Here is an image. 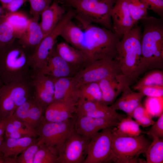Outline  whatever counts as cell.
<instances>
[{
  "mask_svg": "<svg viewBox=\"0 0 163 163\" xmlns=\"http://www.w3.org/2000/svg\"><path fill=\"white\" fill-rule=\"evenodd\" d=\"M38 21L33 18L30 19L27 30L20 39L19 43L27 50H34L45 37Z\"/></svg>",
  "mask_w": 163,
  "mask_h": 163,
  "instance_id": "obj_25",
  "label": "cell"
},
{
  "mask_svg": "<svg viewBox=\"0 0 163 163\" xmlns=\"http://www.w3.org/2000/svg\"><path fill=\"white\" fill-rule=\"evenodd\" d=\"M78 102L87 101H102V92L97 82L85 84L78 88Z\"/></svg>",
  "mask_w": 163,
  "mask_h": 163,
  "instance_id": "obj_31",
  "label": "cell"
},
{
  "mask_svg": "<svg viewBox=\"0 0 163 163\" xmlns=\"http://www.w3.org/2000/svg\"><path fill=\"white\" fill-rule=\"evenodd\" d=\"M1 151L3 157H16L25 149L39 139V138L25 137L19 139L4 138Z\"/></svg>",
  "mask_w": 163,
  "mask_h": 163,
  "instance_id": "obj_24",
  "label": "cell"
},
{
  "mask_svg": "<svg viewBox=\"0 0 163 163\" xmlns=\"http://www.w3.org/2000/svg\"><path fill=\"white\" fill-rule=\"evenodd\" d=\"M4 138L3 137L0 138V151H1V147L2 143L3 141Z\"/></svg>",
  "mask_w": 163,
  "mask_h": 163,
  "instance_id": "obj_48",
  "label": "cell"
},
{
  "mask_svg": "<svg viewBox=\"0 0 163 163\" xmlns=\"http://www.w3.org/2000/svg\"><path fill=\"white\" fill-rule=\"evenodd\" d=\"M151 142L144 135L119 137L112 134V149L116 163H136Z\"/></svg>",
  "mask_w": 163,
  "mask_h": 163,
  "instance_id": "obj_7",
  "label": "cell"
},
{
  "mask_svg": "<svg viewBox=\"0 0 163 163\" xmlns=\"http://www.w3.org/2000/svg\"><path fill=\"white\" fill-rule=\"evenodd\" d=\"M110 15L114 32L121 36L135 25L126 0H116Z\"/></svg>",
  "mask_w": 163,
  "mask_h": 163,
  "instance_id": "obj_15",
  "label": "cell"
},
{
  "mask_svg": "<svg viewBox=\"0 0 163 163\" xmlns=\"http://www.w3.org/2000/svg\"><path fill=\"white\" fill-rule=\"evenodd\" d=\"M77 103L67 101H53L46 108L44 114L46 121L60 122L74 117Z\"/></svg>",
  "mask_w": 163,
  "mask_h": 163,
  "instance_id": "obj_18",
  "label": "cell"
},
{
  "mask_svg": "<svg viewBox=\"0 0 163 163\" xmlns=\"http://www.w3.org/2000/svg\"><path fill=\"white\" fill-rule=\"evenodd\" d=\"M66 12L65 6L60 5L55 0L42 12L40 24L45 37L54 29Z\"/></svg>",
  "mask_w": 163,
  "mask_h": 163,
  "instance_id": "obj_23",
  "label": "cell"
},
{
  "mask_svg": "<svg viewBox=\"0 0 163 163\" xmlns=\"http://www.w3.org/2000/svg\"><path fill=\"white\" fill-rule=\"evenodd\" d=\"M3 84L2 82V81L1 80V78H0V88H1V87L2 86V85H3Z\"/></svg>",
  "mask_w": 163,
  "mask_h": 163,
  "instance_id": "obj_49",
  "label": "cell"
},
{
  "mask_svg": "<svg viewBox=\"0 0 163 163\" xmlns=\"http://www.w3.org/2000/svg\"><path fill=\"white\" fill-rule=\"evenodd\" d=\"M79 71L58 55L55 46L41 72L52 78H58L72 77Z\"/></svg>",
  "mask_w": 163,
  "mask_h": 163,
  "instance_id": "obj_16",
  "label": "cell"
},
{
  "mask_svg": "<svg viewBox=\"0 0 163 163\" xmlns=\"http://www.w3.org/2000/svg\"><path fill=\"white\" fill-rule=\"evenodd\" d=\"M144 107L152 117H159L163 113V96L147 97Z\"/></svg>",
  "mask_w": 163,
  "mask_h": 163,
  "instance_id": "obj_37",
  "label": "cell"
},
{
  "mask_svg": "<svg viewBox=\"0 0 163 163\" xmlns=\"http://www.w3.org/2000/svg\"><path fill=\"white\" fill-rule=\"evenodd\" d=\"M130 116L135 119L139 126L143 127L152 125L155 122L152 117L141 103L135 109Z\"/></svg>",
  "mask_w": 163,
  "mask_h": 163,
  "instance_id": "obj_35",
  "label": "cell"
},
{
  "mask_svg": "<svg viewBox=\"0 0 163 163\" xmlns=\"http://www.w3.org/2000/svg\"><path fill=\"white\" fill-rule=\"evenodd\" d=\"M75 116L64 121H46L36 130L39 139L57 153L58 150L75 130Z\"/></svg>",
  "mask_w": 163,
  "mask_h": 163,
  "instance_id": "obj_8",
  "label": "cell"
},
{
  "mask_svg": "<svg viewBox=\"0 0 163 163\" xmlns=\"http://www.w3.org/2000/svg\"><path fill=\"white\" fill-rule=\"evenodd\" d=\"M12 0H0L2 7L3 8H5L6 6L8 4L10 3Z\"/></svg>",
  "mask_w": 163,
  "mask_h": 163,
  "instance_id": "obj_46",
  "label": "cell"
},
{
  "mask_svg": "<svg viewBox=\"0 0 163 163\" xmlns=\"http://www.w3.org/2000/svg\"><path fill=\"white\" fill-rule=\"evenodd\" d=\"M72 9L81 28L93 23L114 32L110 15L116 0H56Z\"/></svg>",
  "mask_w": 163,
  "mask_h": 163,
  "instance_id": "obj_4",
  "label": "cell"
},
{
  "mask_svg": "<svg viewBox=\"0 0 163 163\" xmlns=\"http://www.w3.org/2000/svg\"><path fill=\"white\" fill-rule=\"evenodd\" d=\"M96 126L99 131L110 127H116L120 120L113 117H102L94 118Z\"/></svg>",
  "mask_w": 163,
  "mask_h": 163,
  "instance_id": "obj_41",
  "label": "cell"
},
{
  "mask_svg": "<svg viewBox=\"0 0 163 163\" xmlns=\"http://www.w3.org/2000/svg\"><path fill=\"white\" fill-rule=\"evenodd\" d=\"M1 8H0V14L1 13Z\"/></svg>",
  "mask_w": 163,
  "mask_h": 163,
  "instance_id": "obj_50",
  "label": "cell"
},
{
  "mask_svg": "<svg viewBox=\"0 0 163 163\" xmlns=\"http://www.w3.org/2000/svg\"><path fill=\"white\" fill-rule=\"evenodd\" d=\"M3 157V155L2 152L0 151V163H2V160Z\"/></svg>",
  "mask_w": 163,
  "mask_h": 163,
  "instance_id": "obj_47",
  "label": "cell"
},
{
  "mask_svg": "<svg viewBox=\"0 0 163 163\" xmlns=\"http://www.w3.org/2000/svg\"><path fill=\"white\" fill-rule=\"evenodd\" d=\"M158 120L155 122L149 131L146 132L147 135L155 136L163 138V113L159 117Z\"/></svg>",
  "mask_w": 163,
  "mask_h": 163,
  "instance_id": "obj_43",
  "label": "cell"
},
{
  "mask_svg": "<svg viewBox=\"0 0 163 163\" xmlns=\"http://www.w3.org/2000/svg\"><path fill=\"white\" fill-rule=\"evenodd\" d=\"M148 10H151L163 19V0H141Z\"/></svg>",
  "mask_w": 163,
  "mask_h": 163,
  "instance_id": "obj_42",
  "label": "cell"
},
{
  "mask_svg": "<svg viewBox=\"0 0 163 163\" xmlns=\"http://www.w3.org/2000/svg\"><path fill=\"white\" fill-rule=\"evenodd\" d=\"M153 139L145 152L146 163H163V138L154 136Z\"/></svg>",
  "mask_w": 163,
  "mask_h": 163,
  "instance_id": "obj_30",
  "label": "cell"
},
{
  "mask_svg": "<svg viewBox=\"0 0 163 163\" xmlns=\"http://www.w3.org/2000/svg\"><path fill=\"white\" fill-rule=\"evenodd\" d=\"M143 27L141 47L146 71L163 69V20L147 16L139 22Z\"/></svg>",
  "mask_w": 163,
  "mask_h": 163,
  "instance_id": "obj_3",
  "label": "cell"
},
{
  "mask_svg": "<svg viewBox=\"0 0 163 163\" xmlns=\"http://www.w3.org/2000/svg\"><path fill=\"white\" fill-rule=\"evenodd\" d=\"M144 97L139 92L133 91L130 86L126 84L120 97L110 106L115 110H122L130 116L135 109L141 104Z\"/></svg>",
  "mask_w": 163,
  "mask_h": 163,
  "instance_id": "obj_22",
  "label": "cell"
},
{
  "mask_svg": "<svg viewBox=\"0 0 163 163\" xmlns=\"http://www.w3.org/2000/svg\"></svg>",
  "mask_w": 163,
  "mask_h": 163,
  "instance_id": "obj_51",
  "label": "cell"
},
{
  "mask_svg": "<svg viewBox=\"0 0 163 163\" xmlns=\"http://www.w3.org/2000/svg\"><path fill=\"white\" fill-rule=\"evenodd\" d=\"M61 32V29L59 27H55L34 50L30 57L33 72H40L45 66Z\"/></svg>",
  "mask_w": 163,
  "mask_h": 163,
  "instance_id": "obj_14",
  "label": "cell"
},
{
  "mask_svg": "<svg viewBox=\"0 0 163 163\" xmlns=\"http://www.w3.org/2000/svg\"><path fill=\"white\" fill-rule=\"evenodd\" d=\"M11 117L4 119H0V138L3 137L6 126Z\"/></svg>",
  "mask_w": 163,
  "mask_h": 163,
  "instance_id": "obj_45",
  "label": "cell"
},
{
  "mask_svg": "<svg viewBox=\"0 0 163 163\" xmlns=\"http://www.w3.org/2000/svg\"><path fill=\"white\" fill-rule=\"evenodd\" d=\"M139 126L131 117L128 115L120 121L116 129L112 128V134L119 137L137 136L143 133Z\"/></svg>",
  "mask_w": 163,
  "mask_h": 163,
  "instance_id": "obj_27",
  "label": "cell"
},
{
  "mask_svg": "<svg viewBox=\"0 0 163 163\" xmlns=\"http://www.w3.org/2000/svg\"><path fill=\"white\" fill-rule=\"evenodd\" d=\"M12 116L36 132L39 127L46 121L42 107L34 97L19 106Z\"/></svg>",
  "mask_w": 163,
  "mask_h": 163,
  "instance_id": "obj_13",
  "label": "cell"
},
{
  "mask_svg": "<svg viewBox=\"0 0 163 163\" xmlns=\"http://www.w3.org/2000/svg\"><path fill=\"white\" fill-rule=\"evenodd\" d=\"M97 82L102 92V102L107 105L113 103L127 84L122 74L103 79Z\"/></svg>",
  "mask_w": 163,
  "mask_h": 163,
  "instance_id": "obj_19",
  "label": "cell"
},
{
  "mask_svg": "<svg viewBox=\"0 0 163 163\" xmlns=\"http://www.w3.org/2000/svg\"><path fill=\"white\" fill-rule=\"evenodd\" d=\"M135 25L148 16V9L141 0H126Z\"/></svg>",
  "mask_w": 163,
  "mask_h": 163,
  "instance_id": "obj_33",
  "label": "cell"
},
{
  "mask_svg": "<svg viewBox=\"0 0 163 163\" xmlns=\"http://www.w3.org/2000/svg\"><path fill=\"white\" fill-rule=\"evenodd\" d=\"M122 74L117 59L93 61L72 77L77 88L91 82Z\"/></svg>",
  "mask_w": 163,
  "mask_h": 163,
  "instance_id": "obj_9",
  "label": "cell"
},
{
  "mask_svg": "<svg viewBox=\"0 0 163 163\" xmlns=\"http://www.w3.org/2000/svg\"><path fill=\"white\" fill-rule=\"evenodd\" d=\"M136 82L133 88L137 90L145 86L159 85L163 86V72L161 70L154 69L149 70Z\"/></svg>",
  "mask_w": 163,
  "mask_h": 163,
  "instance_id": "obj_32",
  "label": "cell"
},
{
  "mask_svg": "<svg viewBox=\"0 0 163 163\" xmlns=\"http://www.w3.org/2000/svg\"><path fill=\"white\" fill-rule=\"evenodd\" d=\"M113 128L103 129L91 137L84 163H116L111 146Z\"/></svg>",
  "mask_w": 163,
  "mask_h": 163,
  "instance_id": "obj_10",
  "label": "cell"
},
{
  "mask_svg": "<svg viewBox=\"0 0 163 163\" xmlns=\"http://www.w3.org/2000/svg\"><path fill=\"white\" fill-rule=\"evenodd\" d=\"M75 129L79 134L90 139L99 131L93 118L76 114Z\"/></svg>",
  "mask_w": 163,
  "mask_h": 163,
  "instance_id": "obj_28",
  "label": "cell"
},
{
  "mask_svg": "<svg viewBox=\"0 0 163 163\" xmlns=\"http://www.w3.org/2000/svg\"><path fill=\"white\" fill-rule=\"evenodd\" d=\"M137 90L144 96L157 97L163 96V86H145L140 88Z\"/></svg>",
  "mask_w": 163,
  "mask_h": 163,
  "instance_id": "obj_40",
  "label": "cell"
},
{
  "mask_svg": "<svg viewBox=\"0 0 163 163\" xmlns=\"http://www.w3.org/2000/svg\"><path fill=\"white\" fill-rule=\"evenodd\" d=\"M33 97L31 76L3 85L0 88V119L11 117L19 106Z\"/></svg>",
  "mask_w": 163,
  "mask_h": 163,
  "instance_id": "obj_6",
  "label": "cell"
},
{
  "mask_svg": "<svg viewBox=\"0 0 163 163\" xmlns=\"http://www.w3.org/2000/svg\"><path fill=\"white\" fill-rule=\"evenodd\" d=\"M54 93L53 101H67L78 103V89L72 77L54 78Z\"/></svg>",
  "mask_w": 163,
  "mask_h": 163,
  "instance_id": "obj_21",
  "label": "cell"
},
{
  "mask_svg": "<svg viewBox=\"0 0 163 163\" xmlns=\"http://www.w3.org/2000/svg\"><path fill=\"white\" fill-rule=\"evenodd\" d=\"M3 137L19 139L25 137L37 138L38 136L36 132L12 115L6 126Z\"/></svg>",
  "mask_w": 163,
  "mask_h": 163,
  "instance_id": "obj_26",
  "label": "cell"
},
{
  "mask_svg": "<svg viewBox=\"0 0 163 163\" xmlns=\"http://www.w3.org/2000/svg\"><path fill=\"white\" fill-rule=\"evenodd\" d=\"M31 77L34 98L42 107L44 114L47 107L53 101L54 78L41 72H32Z\"/></svg>",
  "mask_w": 163,
  "mask_h": 163,
  "instance_id": "obj_12",
  "label": "cell"
},
{
  "mask_svg": "<svg viewBox=\"0 0 163 163\" xmlns=\"http://www.w3.org/2000/svg\"><path fill=\"white\" fill-rule=\"evenodd\" d=\"M90 140L75 129L57 151V163H84Z\"/></svg>",
  "mask_w": 163,
  "mask_h": 163,
  "instance_id": "obj_11",
  "label": "cell"
},
{
  "mask_svg": "<svg viewBox=\"0 0 163 163\" xmlns=\"http://www.w3.org/2000/svg\"><path fill=\"white\" fill-rule=\"evenodd\" d=\"M19 43L0 46V75L3 85L31 76V54Z\"/></svg>",
  "mask_w": 163,
  "mask_h": 163,
  "instance_id": "obj_5",
  "label": "cell"
},
{
  "mask_svg": "<svg viewBox=\"0 0 163 163\" xmlns=\"http://www.w3.org/2000/svg\"><path fill=\"white\" fill-rule=\"evenodd\" d=\"M16 38L11 25L4 18L0 20V46L10 44Z\"/></svg>",
  "mask_w": 163,
  "mask_h": 163,
  "instance_id": "obj_36",
  "label": "cell"
},
{
  "mask_svg": "<svg viewBox=\"0 0 163 163\" xmlns=\"http://www.w3.org/2000/svg\"><path fill=\"white\" fill-rule=\"evenodd\" d=\"M28 0H12L6 6L5 8L10 12H14Z\"/></svg>",
  "mask_w": 163,
  "mask_h": 163,
  "instance_id": "obj_44",
  "label": "cell"
},
{
  "mask_svg": "<svg viewBox=\"0 0 163 163\" xmlns=\"http://www.w3.org/2000/svg\"><path fill=\"white\" fill-rule=\"evenodd\" d=\"M55 47L58 55L79 71L92 62L82 51L66 42L59 43Z\"/></svg>",
  "mask_w": 163,
  "mask_h": 163,
  "instance_id": "obj_20",
  "label": "cell"
},
{
  "mask_svg": "<svg viewBox=\"0 0 163 163\" xmlns=\"http://www.w3.org/2000/svg\"><path fill=\"white\" fill-rule=\"evenodd\" d=\"M3 17L12 26L16 37L20 39L27 30L30 19L24 14L17 11L9 12Z\"/></svg>",
  "mask_w": 163,
  "mask_h": 163,
  "instance_id": "obj_29",
  "label": "cell"
},
{
  "mask_svg": "<svg viewBox=\"0 0 163 163\" xmlns=\"http://www.w3.org/2000/svg\"><path fill=\"white\" fill-rule=\"evenodd\" d=\"M82 28L83 37L77 49L82 51L91 61L117 59V46L123 36L93 24Z\"/></svg>",
  "mask_w": 163,
  "mask_h": 163,
  "instance_id": "obj_2",
  "label": "cell"
},
{
  "mask_svg": "<svg viewBox=\"0 0 163 163\" xmlns=\"http://www.w3.org/2000/svg\"><path fill=\"white\" fill-rule=\"evenodd\" d=\"M77 115H85L93 118L113 117L120 121L126 117L119 113L110 106L101 101H87L78 102L75 113Z\"/></svg>",
  "mask_w": 163,
  "mask_h": 163,
  "instance_id": "obj_17",
  "label": "cell"
},
{
  "mask_svg": "<svg viewBox=\"0 0 163 163\" xmlns=\"http://www.w3.org/2000/svg\"><path fill=\"white\" fill-rule=\"evenodd\" d=\"M30 6V13L32 18L38 20L42 12L52 3L53 0H28Z\"/></svg>",
  "mask_w": 163,
  "mask_h": 163,
  "instance_id": "obj_39",
  "label": "cell"
},
{
  "mask_svg": "<svg viewBox=\"0 0 163 163\" xmlns=\"http://www.w3.org/2000/svg\"><path fill=\"white\" fill-rule=\"evenodd\" d=\"M142 25H135L124 34L117 46L118 60L122 74L129 86L146 71L141 50Z\"/></svg>",
  "mask_w": 163,
  "mask_h": 163,
  "instance_id": "obj_1",
  "label": "cell"
},
{
  "mask_svg": "<svg viewBox=\"0 0 163 163\" xmlns=\"http://www.w3.org/2000/svg\"><path fill=\"white\" fill-rule=\"evenodd\" d=\"M42 143L39 139L29 146L17 156L16 163H33L35 155Z\"/></svg>",
  "mask_w": 163,
  "mask_h": 163,
  "instance_id": "obj_38",
  "label": "cell"
},
{
  "mask_svg": "<svg viewBox=\"0 0 163 163\" xmlns=\"http://www.w3.org/2000/svg\"><path fill=\"white\" fill-rule=\"evenodd\" d=\"M33 163H57V154L42 142L35 155Z\"/></svg>",
  "mask_w": 163,
  "mask_h": 163,
  "instance_id": "obj_34",
  "label": "cell"
}]
</instances>
